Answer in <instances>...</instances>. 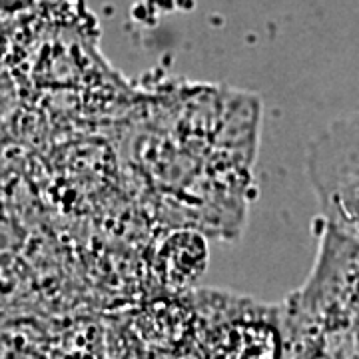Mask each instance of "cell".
<instances>
[{
  "mask_svg": "<svg viewBox=\"0 0 359 359\" xmlns=\"http://www.w3.org/2000/svg\"><path fill=\"white\" fill-rule=\"evenodd\" d=\"M276 337L262 325H233L214 347V359H276Z\"/></svg>",
  "mask_w": 359,
  "mask_h": 359,
  "instance_id": "cell-1",
  "label": "cell"
}]
</instances>
